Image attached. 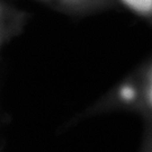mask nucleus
Returning <instances> with one entry per match:
<instances>
[{
	"instance_id": "f257e3e1",
	"label": "nucleus",
	"mask_w": 152,
	"mask_h": 152,
	"mask_svg": "<svg viewBox=\"0 0 152 152\" xmlns=\"http://www.w3.org/2000/svg\"><path fill=\"white\" fill-rule=\"evenodd\" d=\"M127 7L139 14H151L152 0H122Z\"/></svg>"
},
{
	"instance_id": "f03ea898",
	"label": "nucleus",
	"mask_w": 152,
	"mask_h": 152,
	"mask_svg": "<svg viewBox=\"0 0 152 152\" xmlns=\"http://www.w3.org/2000/svg\"><path fill=\"white\" fill-rule=\"evenodd\" d=\"M148 100H149V104L152 106V79L150 81L149 88H148Z\"/></svg>"
}]
</instances>
